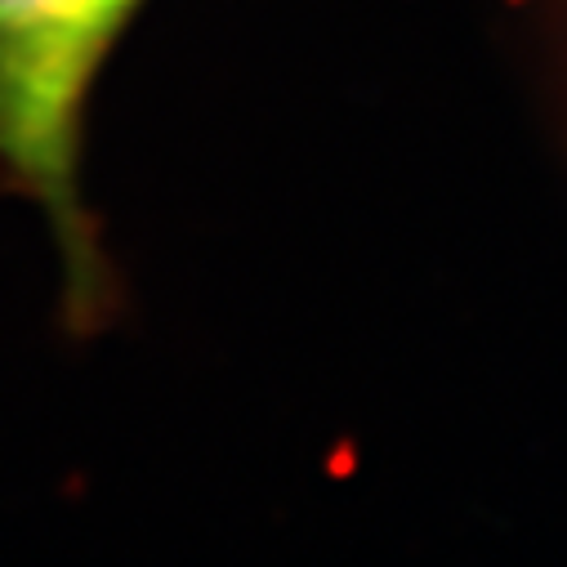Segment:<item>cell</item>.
<instances>
[{
  "label": "cell",
  "instance_id": "obj_1",
  "mask_svg": "<svg viewBox=\"0 0 567 567\" xmlns=\"http://www.w3.org/2000/svg\"><path fill=\"white\" fill-rule=\"evenodd\" d=\"M130 19L125 0H0V175L45 210L81 318L107 296L81 197L85 103Z\"/></svg>",
  "mask_w": 567,
  "mask_h": 567
},
{
  "label": "cell",
  "instance_id": "obj_2",
  "mask_svg": "<svg viewBox=\"0 0 567 567\" xmlns=\"http://www.w3.org/2000/svg\"><path fill=\"white\" fill-rule=\"evenodd\" d=\"M138 6H144V0H125V10H130V14H134V10H138Z\"/></svg>",
  "mask_w": 567,
  "mask_h": 567
}]
</instances>
